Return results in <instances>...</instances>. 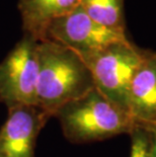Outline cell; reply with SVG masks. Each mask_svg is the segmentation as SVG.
Listing matches in <instances>:
<instances>
[{
	"instance_id": "cell-6",
	"label": "cell",
	"mask_w": 156,
	"mask_h": 157,
	"mask_svg": "<svg viewBox=\"0 0 156 157\" xmlns=\"http://www.w3.org/2000/svg\"><path fill=\"white\" fill-rule=\"evenodd\" d=\"M51 118L36 105L8 109L0 128V157H35L36 139Z\"/></svg>"
},
{
	"instance_id": "cell-3",
	"label": "cell",
	"mask_w": 156,
	"mask_h": 157,
	"mask_svg": "<svg viewBox=\"0 0 156 157\" xmlns=\"http://www.w3.org/2000/svg\"><path fill=\"white\" fill-rule=\"evenodd\" d=\"M144 51L128 40L109 45L81 59L90 71L94 87L128 112L129 88Z\"/></svg>"
},
{
	"instance_id": "cell-10",
	"label": "cell",
	"mask_w": 156,
	"mask_h": 157,
	"mask_svg": "<svg viewBox=\"0 0 156 157\" xmlns=\"http://www.w3.org/2000/svg\"><path fill=\"white\" fill-rule=\"evenodd\" d=\"M130 136V157H152V134L150 131L136 127Z\"/></svg>"
},
{
	"instance_id": "cell-1",
	"label": "cell",
	"mask_w": 156,
	"mask_h": 157,
	"mask_svg": "<svg viewBox=\"0 0 156 157\" xmlns=\"http://www.w3.org/2000/svg\"><path fill=\"white\" fill-rule=\"evenodd\" d=\"M36 106L54 117L59 109L94 87L83 60L74 51L52 41H41L38 49Z\"/></svg>"
},
{
	"instance_id": "cell-9",
	"label": "cell",
	"mask_w": 156,
	"mask_h": 157,
	"mask_svg": "<svg viewBox=\"0 0 156 157\" xmlns=\"http://www.w3.org/2000/svg\"><path fill=\"white\" fill-rule=\"evenodd\" d=\"M80 6L89 17L101 25L126 33L124 0H80Z\"/></svg>"
},
{
	"instance_id": "cell-5",
	"label": "cell",
	"mask_w": 156,
	"mask_h": 157,
	"mask_svg": "<svg viewBox=\"0 0 156 157\" xmlns=\"http://www.w3.org/2000/svg\"><path fill=\"white\" fill-rule=\"evenodd\" d=\"M46 40L72 50L82 58L115 43L128 41V38L126 33L112 31L95 22L79 5L50 23Z\"/></svg>"
},
{
	"instance_id": "cell-8",
	"label": "cell",
	"mask_w": 156,
	"mask_h": 157,
	"mask_svg": "<svg viewBox=\"0 0 156 157\" xmlns=\"http://www.w3.org/2000/svg\"><path fill=\"white\" fill-rule=\"evenodd\" d=\"M79 5L80 0H18L22 31L40 42L44 41L50 23Z\"/></svg>"
},
{
	"instance_id": "cell-4",
	"label": "cell",
	"mask_w": 156,
	"mask_h": 157,
	"mask_svg": "<svg viewBox=\"0 0 156 157\" xmlns=\"http://www.w3.org/2000/svg\"><path fill=\"white\" fill-rule=\"evenodd\" d=\"M39 43L25 34L0 63V101L7 109L36 105Z\"/></svg>"
},
{
	"instance_id": "cell-11",
	"label": "cell",
	"mask_w": 156,
	"mask_h": 157,
	"mask_svg": "<svg viewBox=\"0 0 156 157\" xmlns=\"http://www.w3.org/2000/svg\"><path fill=\"white\" fill-rule=\"evenodd\" d=\"M152 133V157H156V129Z\"/></svg>"
},
{
	"instance_id": "cell-2",
	"label": "cell",
	"mask_w": 156,
	"mask_h": 157,
	"mask_svg": "<svg viewBox=\"0 0 156 157\" xmlns=\"http://www.w3.org/2000/svg\"><path fill=\"white\" fill-rule=\"evenodd\" d=\"M53 118L59 120L65 138L76 144L130 135L136 128L130 113L95 87L61 106Z\"/></svg>"
},
{
	"instance_id": "cell-7",
	"label": "cell",
	"mask_w": 156,
	"mask_h": 157,
	"mask_svg": "<svg viewBox=\"0 0 156 157\" xmlns=\"http://www.w3.org/2000/svg\"><path fill=\"white\" fill-rule=\"evenodd\" d=\"M128 112L136 127L156 129V52L144 51L129 88Z\"/></svg>"
}]
</instances>
